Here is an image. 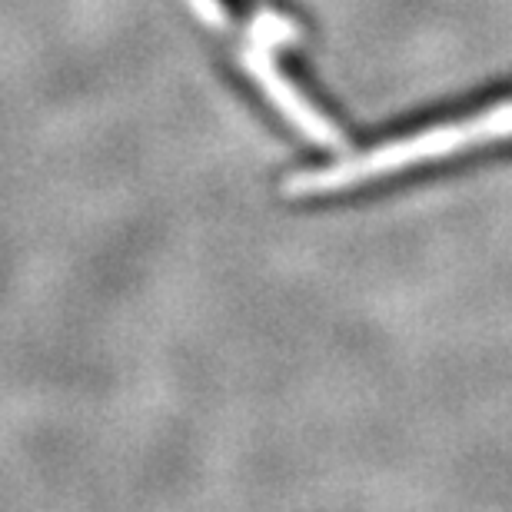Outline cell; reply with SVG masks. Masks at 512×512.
<instances>
[{
  "instance_id": "obj_1",
  "label": "cell",
  "mask_w": 512,
  "mask_h": 512,
  "mask_svg": "<svg viewBox=\"0 0 512 512\" xmlns=\"http://www.w3.org/2000/svg\"><path fill=\"white\" fill-rule=\"evenodd\" d=\"M512 137V100H499V104L479 110L476 117L456 120V124H439L413 133V137H396L373 147L366 153H356L350 160L330 163L320 170H306L300 177L290 180V190L296 197H323V193H336L356 183L389 177V173L409 170L426 160H443L453 153H466L476 147H489V143Z\"/></svg>"
}]
</instances>
